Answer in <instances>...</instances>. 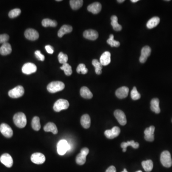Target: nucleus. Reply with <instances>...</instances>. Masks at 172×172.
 <instances>
[{
  "mask_svg": "<svg viewBox=\"0 0 172 172\" xmlns=\"http://www.w3.org/2000/svg\"><path fill=\"white\" fill-rule=\"evenodd\" d=\"M13 120L15 125L19 128H23L27 125V117L23 112L16 113L13 116Z\"/></svg>",
  "mask_w": 172,
  "mask_h": 172,
  "instance_id": "obj_1",
  "label": "nucleus"
},
{
  "mask_svg": "<svg viewBox=\"0 0 172 172\" xmlns=\"http://www.w3.org/2000/svg\"><path fill=\"white\" fill-rule=\"evenodd\" d=\"M57 152L60 155H63L71 149L70 144L66 140H61L57 144Z\"/></svg>",
  "mask_w": 172,
  "mask_h": 172,
  "instance_id": "obj_2",
  "label": "nucleus"
},
{
  "mask_svg": "<svg viewBox=\"0 0 172 172\" xmlns=\"http://www.w3.org/2000/svg\"><path fill=\"white\" fill-rule=\"evenodd\" d=\"M65 87L64 83L61 81H53L47 85V89L50 93H55L63 90Z\"/></svg>",
  "mask_w": 172,
  "mask_h": 172,
  "instance_id": "obj_3",
  "label": "nucleus"
},
{
  "mask_svg": "<svg viewBox=\"0 0 172 172\" xmlns=\"http://www.w3.org/2000/svg\"><path fill=\"white\" fill-rule=\"evenodd\" d=\"M160 161L164 167L169 168L172 165L171 154L168 151H165L162 153L160 156Z\"/></svg>",
  "mask_w": 172,
  "mask_h": 172,
  "instance_id": "obj_4",
  "label": "nucleus"
},
{
  "mask_svg": "<svg viewBox=\"0 0 172 172\" xmlns=\"http://www.w3.org/2000/svg\"><path fill=\"white\" fill-rule=\"evenodd\" d=\"M69 103L67 100L59 99L55 103L53 109L56 112H59L62 110H66L69 108Z\"/></svg>",
  "mask_w": 172,
  "mask_h": 172,
  "instance_id": "obj_5",
  "label": "nucleus"
},
{
  "mask_svg": "<svg viewBox=\"0 0 172 172\" xmlns=\"http://www.w3.org/2000/svg\"><path fill=\"white\" fill-rule=\"evenodd\" d=\"M89 153V149L85 147L81 150L80 153L77 156L76 162L77 164L79 165H83L86 161V157Z\"/></svg>",
  "mask_w": 172,
  "mask_h": 172,
  "instance_id": "obj_6",
  "label": "nucleus"
},
{
  "mask_svg": "<svg viewBox=\"0 0 172 172\" xmlns=\"http://www.w3.org/2000/svg\"><path fill=\"white\" fill-rule=\"evenodd\" d=\"M24 93V88L21 86H18L10 90L8 92V95L12 98H18L23 96Z\"/></svg>",
  "mask_w": 172,
  "mask_h": 172,
  "instance_id": "obj_7",
  "label": "nucleus"
},
{
  "mask_svg": "<svg viewBox=\"0 0 172 172\" xmlns=\"http://www.w3.org/2000/svg\"><path fill=\"white\" fill-rule=\"evenodd\" d=\"M37 70V67L35 64L32 63H27L22 67V72L26 75H30L35 73Z\"/></svg>",
  "mask_w": 172,
  "mask_h": 172,
  "instance_id": "obj_8",
  "label": "nucleus"
},
{
  "mask_svg": "<svg viewBox=\"0 0 172 172\" xmlns=\"http://www.w3.org/2000/svg\"><path fill=\"white\" fill-rule=\"evenodd\" d=\"M120 130L118 127L115 126L111 130H106L104 132V134L107 138L112 139L119 135Z\"/></svg>",
  "mask_w": 172,
  "mask_h": 172,
  "instance_id": "obj_9",
  "label": "nucleus"
},
{
  "mask_svg": "<svg viewBox=\"0 0 172 172\" xmlns=\"http://www.w3.org/2000/svg\"><path fill=\"white\" fill-rule=\"evenodd\" d=\"M114 115L120 125L124 126L126 124V117L123 111L120 110H116L114 112Z\"/></svg>",
  "mask_w": 172,
  "mask_h": 172,
  "instance_id": "obj_10",
  "label": "nucleus"
},
{
  "mask_svg": "<svg viewBox=\"0 0 172 172\" xmlns=\"http://www.w3.org/2000/svg\"><path fill=\"white\" fill-rule=\"evenodd\" d=\"M0 131L6 138H11L13 135V131L9 125L6 123H2L0 126Z\"/></svg>",
  "mask_w": 172,
  "mask_h": 172,
  "instance_id": "obj_11",
  "label": "nucleus"
},
{
  "mask_svg": "<svg viewBox=\"0 0 172 172\" xmlns=\"http://www.w3.org/2000/svg\"><path fill=\"white\" fill-rule=\"evenodd\" d=\"M24 35L26 38L31 41L37 40L39 36L38 32L32 28H29L25 30Z\"/></svg>",
  "mask_w": 172,
  "mask_h": 172,
  "instance_id": "obj_12",
  "label": "nucleus"
},
{
  "mask_svg": "<svg viewBox=\"0 0 172 172\" xmlns=\"http://www.w3.org/2000/svg\"><path fill=\"white\" fill-rule=\"evenodd\" d=\"M31 160L34 164L41 165L43 164L46 161L45 155L40 153H34L31 157Z\"/></svg>",
  "mask_w": 172,
  "mask_h": 172,
  "instance_id": "obj_13",
  "label": "nucleus"
},
{
  "mask_svg": "<svg viewBox=\"0 0 172 172\" xmlns=\"http://www.w3.org/2000/svg\"><path fill=\"white\" fill-rule=\"evenodd\" d=\"M0 161L5 166L10 168L13 165V160L12 157L8 154H4L0 157Z\"/></svg>",
  "mask_w": 172,
  "mask_h": 172,
  "instance_id": "obj_14",
  "label": "nucleus"
},
{
  "mask_svg": "<svg viewBox=\"0 0 172 172\" xmlns=\"http://www.w3.org/2000/svg\"><path fill=\"white\" fill-rule=\"evenodd\" d=\"M151 53V49L149 46H145L141 50V55L140 57V62L142 63H144L147 60L148 57L150 55Z\"/></svg>",
  "mask_w": 172,
  "mask_h": 172,
  "instance_id": "obj_15",
  "label": "nucleus"
},
{
  "mask_svg": "<svg viewBox=\"0 0 172 172\" xmlns=\"http://www.w3.org/2000/svg\"><path fill=\"white\" fill-rule=\"evenodd\" d=\"M155 131V127L154 126H151L147 128L145 130V139L146 141L148 142H153L154 140V132Z\"/></svg>",
  "mask_w": 172,
  "mask_h": 172,
  "instance_id": "obj_16",
  "label": "nucleus"
},
{
  "mask_svg": "<svg viewBox=\"0 0 172 172\" xmlns=\"http://www.w3.org/2000/svg\"><path fill=\"white\" fill-rule=\"evenodd\" d=\"M83 36L85 38L90 40H95L99 37L98 32L92 29L86 30L83 32Z\"/></svg>",
  "mask_w": 172,
  "mask_h": 172,
  "instance_id": "obj_17",
  "label": "nucleus"
},
{
  "mask_svg": "<svg viewBox=\"0 0 172 172\" xmlns=\"http://www.w3.org/2000/svg\"><path fill=\"white\" fill-rule=\"evenodd\" d=\"M129 88L127 87H120L116 91V96L119 99H123L126 97L129 94Z\"/></svg>",
  "mask_w": 172,
  "mask_h": 172,
  "instance_id": "obj_18",
  "label": "nucleus"
},
{
  "mask_svg": "<svg viewBox=\"0 0 172 172\" xmlns=\"http://www.w3.org/2000/svg\"><path fill=\"white\" fill-rule=\"evenodd\" d=\"M111 54L110 52L105 51L104 52L100 58V62L102 66H107L111 62Z\"/></svg>",
  "mask_w": 172,
  "mask_h": 172,
  "instance_id": "obj_19",
  "label": "nucleus"
},
{
  "mask_svg": "<svg viewBox=\"0 0 172 172\" xmlns=\"http://www.w3.org/2000/svg\"><path fill=\"white\" fill-rule=\"evenodd\" d=\"M101 4L98 2L93 3L88 6V11L93 14H97L101 11Z\"/></svg>",
  "mask_w": 172,
  "mask_h": 172,
  "instance_id": "obj_20",
  "label": "nucleus"
},
{
  "mask_svg": "<svg viewBox=\"0 0 172 172\" xmlns=\"http://www.w3.org/2000/svg\"><path fill=\"white\" fill-rule=\"evenodd\" d=\"M72 27L69 25H63L60 28L59 31L58 32V36L59 38H62L63 35H65L66 34L70 33L72 31Z\"/></svg>",
  "mask_w": 172,
  "mask_h": 172,
  "instance_id": "obj_21",
  "label": "nucleus"
},
{
  "mask_svg": "<svg viewBox=\"0 0 172 172\" xmlns=\"http://www.w3.org/2000/svg\"><path fill=\"white\" fill-rule=\"evenodd\" d=\"M159 103L160 101L158 98L152 99L151 101V109L153 112H155L156 114H159L161 111L159 107Z\"/></svg>",
  "mask_w": 172,
  "mask_h": 172,
  "instance_id": "obj_22",
  "label": "nucleus"
},
{
  "mask_svg": "<svg viewBox=\"0 0 172 172\" xmlns=\"http://www.w3.org/2000/svg\"><path fill=\"white\" fill-rule=\"evenodd\" d=\"M12 51L11 45L8 43L3 44L0 47V54L3 55H6L11 54Z\"/></svg>",
  "mask_w": 172,
  "mask_h": 172,
  "instance_id": "obj_23",
  "label": "nucleus"
},
{
  "mask_svg": "<svg viewBox=\"0 0 172 172\" xmlns=\"http://www.w3.org/2000/svg\"><path fill=\"white\" fill-rule=\"evenodd\" d=\"M81 124L85 129H88L90 126L91 120L90 117L87 114L83 115L80 120Z\"/></svg>",
  "mask_w": 172,
  "mask_h": 172,
  "instance_id": "obj_24",
  "label": "nucleus"
},
{
  "mask_svg": "<svg viewBox=\"0 0 172 172\" xmlns=\"http://www.w3.org/2000/svg\"><path fill=\"white\" fill-rule=\"evenodd\" d=\"M121 147L123 149V152H125L126 151L127 148L129 146H131V147L134 149H137L139 147V144L138 142H135L134 141H128L127 142H123L121 143Z\"/></svg>",
  "mask_w": 172,
  "mask_h": 172,
  "instance_id": "obj_25",
  "label": "nucleus"
},
{
  "mask_svg": "<svg viewBox=\"0 0 172 172\" xmlns=\"http://www.w3.org/2000/svg\"><path fill=\"white\" fill-rule=\"evenodd\" d=\"M44 130L46 132H52L54 134H56L58 132L57 126L53 123H47L44 127Z\"/></svg>",
  "mask_w": 172,
  "mask_h": 172,
  "instance_id": "obj_26",
  "label": "nucleus"
},
{
  "mask_svg": "<svg viewBox=\"0 0 172 172\" xmlns=\"http://www.w3.org/2000/svg\"><path fill=\"white\" fill-rule=\"evenodd\" d=\"M80 94L81 96L84 99H90L93 97V94L92 92H90L89 88L86 87H83L81 88Z\"/></svg>",
  "mask_w": 172,
  "mask_h": 172,
  "instance_id": "obj_27",
  "label": "nucleus"
},
{
  "mask_svg": "<svg viewBox=\"0 0 172 172\" xmlns=\"http://www.w3.org/2000/svg\"><path fill=\"white\" fill-rule=\"evenodd\" d=\"M160 19L159 17L156 16L153 17L148 21L146 24V27L148 29H152L157 26L158 24L160 23Z\"/></svg>",
  "mask_w": 172,
  "mask_h": 172,
  "instance_id": "obj_28",
  "label": "nucleus"
},
{
  "mask_svg": "<svg viewBox=\"0 0 172 172\" xmlns=\"http://www.w3.org/2000/svg\"><path fill=\"white\" fill-rule=\"evenodd\" d=\"M111 25H112L113 29L116 31H120L122 30V25L118 23V18L116 16H112L111 18Z\"/></svg>",
  "mask_w": 172,
  "mask_h": 172,
  "instance_id": "obj_29",
  "label": "nucleus"
},
{
  "mask_svg": "<svg viewBox=\"0 0 172 172\" xmlns=\"http://www.w3.org/2000/svg\"><path fill=\"white\" fill-rule=\"evenodd\" d=\"M142 165L143 168L147 172H150L152 171L154 167L153 161L151 160L144 161L142 162Z\"/></svg>",
  "mask_w": 172,
  "mask_h": 172,
  "instance_id": "obj_30",
  "label": "nucleus"
},
{
  "mask_svg": "<svg viewBox=\"0 0 172 172\" xmlns=\"http://www.w3.org/2000/svg\"><path fill=\"white\" fill-rule=\"evenodd\" d=\"M70 6L73 10H78L82 7L83 1L82 0H71L69 1Z\"/></svg>",
  "mask_w": 172,
  "mask_h": 172,
  "instance_id": "obj_31",
  "label": "nucleus"
},
{
  "mask_svg": "<svg viewBox=\"0 0 172 172\" xmlns=\"http://www.w3.org/2000/svg\"><path fill=\"white\" fill-rule=\"evenodd\" d=\"M95 69V72L97 75H100L102 73V65L97 59H93L92 62Z\"/></svg>",
  "mask_w": 172,
  "mask_h": 172,
  "instance_id": "obj_32",
  "label": "nucleus"
},
{
  "mask_svg": "<svg viewBox=\"0 0 172 172\" xmlns=\"http://www.w3.org/2000/svg\"><path fill=\"white\" fill-rule=\"evenodd\" d=\"M32 129L36 131L40 130L41 128V124H40V119L38 117L35 116L33 118L32 120Z\"/></svg>",
  "mask_w": 172,
  "mask_h": 172,
  "instance_id": "obj_33",
  "label": "nucleus"
},
{
  "mask_svg": "<svg viewBox=\"0 0 172 172\" xmlns=\"http://www.w3.org/2000/svg\"><path fill=\"white\" fill-rule=\"evenodd\" d=\"M42 24L45 27H57L58 23L55 20H52L50 19H45L42 21Z\"/></svg>",
  "mask_w": 172,
  "mask_h": 172,
  "instance_id": "obj_34",
  "label": "nucleus"
},
{
  "mask_svg": "<svg viewBox=\"0 0 172 172\" xmlns=\"http://www.w3.org/2000/svg\"><path fill=\"white\" fill-rule=\"evenodd\" d=\"M60 69L64 71L66 76H70L72 74V67L68 63L63 64L62 66L60 67Z\"/></svg>",
  "mask_w": 172,
  "mask_h": 172,
  "instance_id": "obj_35",
  "label": "nucleus"
},
{
  "mask_svg": "<svg viewBox=\"0 0 172 172\" xmlns=\"http://www.w3.org/2000/svg\"><path fill=\"white\" fill-rule=\"evenodd\" d=\"M107 42L111 47H117L120 46V43L114 39V35H110V38L107 40Z\"/></svg>",
  "mask_w": 172,
  "mask_h": 172,
  "instance_id": "obj_36",
  "label": "nucleus"
},
{
  "mask_svg": "<svg viewBox=\"0 0 172 172\" xmlns=\"http://www.w3.org/2000/svg\"><path fill=\"white\" fill-rule=\"evenodd\" d=\"M131 99L134 100H139L141 98V95L137 91L136 87H134L132 89L131 92Z\"/></svg>",
  "mask_w": 172,
  "mask_h": 172,
  "instance_id": "obj_37",
  "label": "nucleus"
},
{
  "mask_svg": "<svg viewBox=\"0 0 172 172\" xmlns=\"http://www.w3.org/2000/svg\"><path fill=\"white\" fill-rule=\"evenodd\" d=\"M58 59L59 62L61 64H64L67 63L68 61V57L67 55L65 54L62 52H60L58 55Z\"/></svg>",
  "mask_w": 172,
  "mask_h": 172,
  "instance_id": "obj_38",
  "label": "nucleus"
},
{
  "mask_svg": "<svg viewBox=\"0 0 172 172\" xmlns=\"http://www.w3.org/2000/svg\"><path fill=\"white\" fill-rule=\"evenodd\" d=\"M21 13V11L20 9H14L9 13V17L11 18H16L20 15Z\"/></svg>",
  "mask_w": 172,
  "mask_h": 172,
  "instance_id": "obj_39",
  "label": "nucleus"
},
{
  "mask_svg": "<svg viewBox=\"0 0 172 172\" xmlns=\"http://www.w3.org/2000/svg\"><path fill=\"white\" fill-rule=\"evenodd\" d=\"M77 72L78 73L86 74H87L88 73V69L86 67L85 65L84 64H80L77 67Z\"/></svg>",
  "mask_w": 172,
  "mask_h": 172,
  "instance_id": "obj_40",
  "label": "nucleus"
},
{
  "mask_svg": "<svg viewBox=\"0 0 172 172\" xmlns=\"http://www.w3.org/2000/svg\"><path fill=\"white\" fill-rule=\"evenodd\" d=\"M9 36L7 34L0 35V44H4L7 42Z\"/></svg>",
  "mask_w": 172,
  "mask_h": 172,
  "instance_id": "obj_41",
  "label": "nucleus"
},
{
  "mask_svg": "<svg viewBox=\"0 0 172 172\" xmlns=\"http://www.w3.org/2000/svg\"><path fill=\"white\" fill-rule=\"evenodd\" d=\"M35 57L38 58V60H40V61H43L45 60V56L41 54L40 51H36L35 52Z\"/></svg>",
  "mask_w": 172,
  "mask_h": 172,
  "instance_id": "obj_42",
  "label": "nucleus"
},
{
  "mask_svg": "<svg viewBox=\"0 0 172 172\" xmlns=\"http://www.w3.org/2000/svg\"><path fill=\"white\" fill-rule=\"evenodd\" d=\"M45 49L47 51V53H49L50 54H52L54 53V48L52 46L50 45H47L45 47Z\"/></svg>",
  "mask_w": 172,
  "mask_h": 172,
  "instance_id": "obj_43",
  "label": "nucleus"
},
{
  "mask_svg": "<svg viewBox=\"0 0 172 172\" xmlns=\"http://www.w3.org/2000/svg\"><path fill=\"white\" fill-rule=\"evenodd\" d=\"M106 172H116V169L114 166H111L107 169Z\"/></svg>",
  "mask_w": 172,
  "mask_h": 172,
  "instance_id": "obj_44",
  "label": "nucleus"
},
{
  "mask_svg": "<svg viewBox=\"0 0 172 172\" xmlns=\"http://www.w3.org/2000/svg\"><path fill=\"white\" fill-rule=\"evenodd\" d=\"M125 1L124 0H118L117 1H118V3H123Z\"/></svg>",
  "mask_w": 172,
  "mask_h": 172,
  "instance_id": "obj_45",
  "label": "nucleus"
},
{
  "mask_svg": "<svg viewBox=\"0 0 172 172\" xmlns=\"http://www.w3.org/2000/svg\"><path fill=\"white\" fill-rule=\"evenodd\" d=\"M131 2H132V3H136V2H138V1H139V0H131Z\"/></svg>",
  "mask_w": 172,
  "mask_h": 172,
  "instance_id": "obj_46",
  "label": "nucleus"
},
{
  "mask_svg": "<svg viewBox=\"0 0 172 172\" xmlns=\"http://www.w3.org/2000/svg\"><path fill=\"white\" fill-rule=\"evenodd\" d=\"M128 172V171H127V170L126 169H124V170H123V172Z\"/></svg>",
  "mask_w": 172,
  "mask_h": 172,
  "instance_id": "obj_47",
  "label": "nucleus"
},
{
  "mask_svg": "<svg viewBox=\"0 0 172 172\" xmlns=\"http://www.w3.org/2000/svg\"><path fill=\"white\" fill-rule=\"evenodd\" d=\"M62 1L61 0H57V1Z\"/></svg>",
  "mask_w": 172,
  "mask_h": 172,
  "instance_id": "obj_48",
  "label": "nucleus"
},
{
  "mask_svg": "<svg viewBox=\"0 0 172 172\" xmlns=\"http://www.w3.org/2000/svg\"><path fill=\"white\" fill-rule=\"evenodd\" d=\"M142 172V171H141V170H139V171H137V172Z\"/></svg>",
  "mask_w": 172,
  "mask_h": 172,
  "instance_id": "obj_49",
  "label": "nucleus"
},
{
  "mask_svg": "<svg viewBox=\"0 0 172 172\" xmlns=\"http://www.w3.org/2000/svg\"></svg>",
  "mask_w": 172,
  "mask_h": 172,
  "instance_id": "obj_50",
  "label": "nucleus"
}]
</instances>
